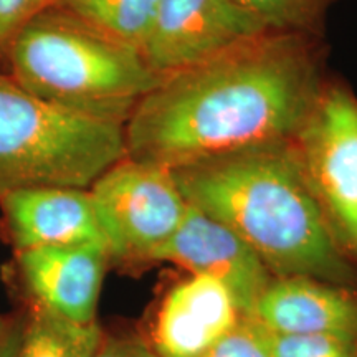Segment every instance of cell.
Returning <instances> with one entry per match:
<instances>
[{
    "mask_svg": "<svg viewBox=\"0 0 357 357\" xmlns=\"http://www.w3.org/2000/svg\"><path fill=\"white\" fill-rule=\"evenodd\" d=\"M326 82L321 37L261 33L160 78L124 124L126 155L174 171L289 144Z\"/></svg>",
    "mask_w": 357,
    "mask_h": 357,
    "instance_id": "6da1fadb",
    "label": "cell"
},
{
    "mask_svg": "<svg viewBox=\"0 0 357 357\" xmlns=\"http://www.w3.org/2000/svg\"><path fill=\"white\" fill-rule=\"evenodd\" d=\"M172 176L187 202L234 230L275 278L354 281L291 142L174 169Z\"/></svg>",
    "mask_w": 357,
    "mask_h": 357,
    "instance_id": "7a4b0ae2",
    "label": "cell"
},
{
    "mask_svg": "<svg viewBox=\"0 0 357 357\" xmlns=\"http://www.w3.org/2000/svg\"><path fill=\"white\" fill-rule=\"evenodd\" d=\"M0 68L45 101L123 126L160 82L139 50L55 7L13 38Z\"/></svg>",
    "mask_w": 357,
    "mask_h": 357,
    "instance_id": "3957f363",
    "label": "cell"
},
{
    "mask_svg": "<svg viewBox=\"0 0 357 357\" xmlns=\"http://www.w3.org/2000/svg\"><path fill=\"white\" fill-rule=\"evenodd\" d=\"M126 155L124 126L45 101L0 68V195L89 189Z\"/></svg>",
    "mask_w": 357,
    "mask_h": 357,
    "instance_id": "277c9868",
    "label": "cell"
},
{
    "mask_svg": "<svg viewBox=\"0 0 357 357\" xmlns=\"http://www.w3.org/2000/svg\"><path fill=\"white\" fill-rule=\"evenodd\" d=\"M291 147L339 247L357 255V96L344 82L328 78Z\"/></svg>",
    "mask_w": 357,
    "mask_h": 357,
    "instance_id": "5b68a950",
    "label": "cell"
},
{
    "mask_svg": "<svg viewBox=\"0 0 357 357\" xmlns=\"http://www.w3.org/2000/svg\"><path fill=\"white\" fill-rule=\"evenodd\" d=\"M111 260L153 261L189 202L172 171L124 155L89 187Z\"/></svg>",
    "mask_w": 357,
    "mask_h": 357,
    "instance_id": "8992f818",
    "label": "cell"
},
{
    "mask_svg": "<svg viewBox=\"0 0 357 357\" xmlns=\"http://www.w3.org/2000/svg\"><path fill=\"white\" fill-rule=\"evenodd\" d=\"M266 32L235 0H159L141 55L164 78Z\"/></svg>",
    "mask_w": 357,
    "mask_h": 357,
    "instance_id": "52a82bcc",
    "label": "cell"
},
{
    "mask_svg": "<svg viewBox=\"0 0 357 357\" xmlns=\"http://www.w3.org/2000/svg\"><path fill=\"white\" fill-rule=\"evenodd\" d=\"M153 261L176 263L192 275L220 281L243 316L252 312L260 294L275 278L234 230L190 204L184 220Z\"/></svg>",
    "mask_w": 357,
    "mask_h": 357,
    "instance_id": "ba28073f",
    "label": "cell"
},
{
    "mask_svg": "<svg viewBox=\"0 0 357 357\" xmlns=\"http://www.w3.org/2000/svg\"><path fill=\"white\" fill-rule=\"evenodd\" d=\"M105 245L45 247L15 252V268L29 305L88 324L96 307L109 263Z\"/></svg>",
    "mask_w": 357,
    "mask_h": 357,
    "instance_id": "9c48e42d",
    "label": "cell"
},
{
    "mask_svg": "<svg viewBox=\"0 0 357 357\" xmlns=\"http://www.w3.org/2000/svg\"><path fill=\"white\" fill-rule=\"evenodd\" d=\"M2 223L15 252L106 245L89 189L33 187L0 195Z\"/></svg>",
    "mask_w": 357,
    "mask_h": 357,
    "instance_id": "30bf717a",
    "label": "cell"
},
{
    "mask_svg": "<svg viewBox=\"0 0 357 357\" xmlns=\"http://www.w3.org/2000/svg\"><path fill=\"white\" fill-rule=\"evenodd\" d=\"M248 316L270 334H324L357 341L356 298L337 284L307 276L271 280Z\"/></svg>",
    "mask_w": 357,
    "mask_h": 357,
    "instance_id": "8fae6325",
    "label": "cell"
},
{
    "mask_svg": "<svg viewBox=\"0 0 357 357\" xmlns=\"http://www.w3.org/2000/svg\"><path fill=\"white\" fill-rule=\"evenodd\" d=\"M242 316L220 281L192 275L164 296L153 347L159 357H197L230 333Z\"/></svg>",
    "mask_w": 357,
    "mask_h": 357,
    "instance_id": "7c38bea8",
    "label": "cell"
},
{
    "mask_svg": "<svg viewBox=\"0 0 357 357\" xmlns=\"http://www.w3.org/2000/svg\"><path fill=\"white\" fill-rule=\"evenodd\" d=\"M102 336L98 321L73 323L42 306L30 305L22 324L17 357H93Z\"/></svg>",
    "mask_w": 357,
    "mask_h": 357,
    "instance_id": "4fadbf2b",
    "label": "cell"
},
{
    "mask_svg": "<svg viewBox=\"0 0 357 357\" xmlns=\"http://www.w3.org/2000/svg\"><path fill=\"white\" fill-rule=\"evenodd\" d=\"M158 6L159 0H56L53 7L141 52Z\"/></svg>",
    "mask_w": 357,
    "mask_h": 357,
    "instance_id": "5bb4252c",
    "label": "cell"
},
{
    "mask_svg": "<svg viewBox=\"0 0 357 357\" xmlns=\"http://www.w3.org/2000/svg\"><path fill=\"white\" fill-rule=\"evenodd\" d=\"M270 32L321 37L326 13L337 0H235Z\"/></svg>",
    "mask_w": 357,
    "mask_h": 357,
    "instance_id": "9a60e30c",
    "label": "cell"
},
{
    "mask_svg": "<svg viewBox=\"0 0 357 357\" xmlns=\"http://www.w3.org/2000/svg\"><path fill=\"white\" fill-rule=\"evenodd\" d=\"M270 334V333H268ZM271 357H357V341L339 336L270 334Z\"/></svg>",
    "mask_w": 357,
    "mask_h": 357,
    "instance_id": "2e32d148",
    "label": "cell"
},
{
    "mask_svg": "<svg viewBox=\"0 0 357 357\" xmlns=\"http://www.w3.org/2000/svg\"><path fill=\"white\" fill-rule=\"evenodd\" d=\"M197 357H271L270 334L250 316Z\"/></svg>",
    "mask_w": 357,
    "mask_h": 357,
    "instance_id": "e0dca14e",
    "label": "cell"
},
{
    "mask_svg": "<svg viewBox=\"0 0 357 357\" xmlns=\"http://www.w3.org/2000/svg\"><path fill=\"white\" fill-rule=\"evenodd\" d=\"M56 0H0V63L26 25L40 13L55 6Z\"/></svg>",
    "mask_w": 357,
    "mask_h": 357,
    "instance_id": "ac0fdd59",
    "label": "cell"
},
{
    "mask_svg": "<svg viewBox=\"0 0 357 357\" xmlns=\"http://www.w3.org/2000/svg\"><path fill=\"white\" fill-rule=\"evenodd\" d=\"M93 357H159L154 347L136 336H102Z\"/></svg>",
    "mask_w": 357,
    "mask_h": 357,
    "instance_id": "d6986e66",
    "label": "cell"
},
{
    "mask_svg": "<svg viewBox=\"0 0 357 357\" xmlns=\"http://www.w3.org/2000/svg\"><path fill=\"white\" fill-rule=\"evenodd\" d=\"M22 323L8 324L6 336L0 342V357H17V351L20 346Z\"/></svg>",
    "mask_w": 357,
    "mask_h": 357,
    "instance_id": "ffe728a7",
    "label": "cell"
},
{
    "mask_svg": "<svg viewBox=\"0 0 357 357\" xmlns=\"http://www.w3.org/2000/svg\"><path fill=\"white\" fill-rule=\"evenodd\" d=\"M7 328H8V324L3 323V319L0 318V342H2L3 336H6V333H7Z\"/></svg>",
    "mask_w": 357,
    "mask_h": 357,
    "instance_id": "44dd1931",
    "label": "cell"
}]
</instances>
